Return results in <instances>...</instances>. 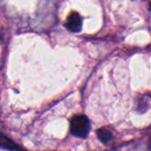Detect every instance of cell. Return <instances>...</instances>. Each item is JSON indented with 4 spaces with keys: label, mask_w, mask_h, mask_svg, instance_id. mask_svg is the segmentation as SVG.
I'll use <instances>...</instances> for the list:
<instances>
[{
    "label": "cell",
    "mask_w": 151,
    "mask_h": 151,
    "mask_svg": "<svg viewBox=\"0 0 151 151\" xmlns=\"http://www.w3.org/2000/svg\"><path fill=\"white\" fill-rule=\"evenodd\" d=\"M89 128V120L85 115H76L73 118L70 125V130L73 135L84 139L88 136Z\"/></svg>",
    "instance_id": "1"
},
{
    "label": "cell",
    "mask_w": 151,
    "mask_h": 151,
    "mask_svg": "<svg viewBox=\"0 0 151 151\" xmlns=\"http://www.w3.org/2000/svg\"><path fill=\"white\" fill-rule=\"evenodd\" d=\"M97 137L103 143H107L112 138V134L106 128H101L97 131Z\"/></svg>",
    "instance_id": "4"
},
{
    "label": "cell",
    "mask_w": 151,
    "mask_h": 151,
    "mask_svg": "<svg viewBox=\"0 0 151 151\" xmlns=\"http://www.w3.org/2000/svg\"><path fill=\"white\" fill-rule=\"evenodd\" d=\"M0 148L8 150H20L19 146L13 141H12L10 138H8L3 134H0Z\"/></svg>",
    "instance_id": "3"
},
{
    "label": "cell",
    "mask_w": 151,
    "mask_h": 151,
    "mask_svg": "<svg viewBox=\"0 0 151 151\" xmlns=\"http://www.w3.org/2000/svg\"><path fill=\"white\" fill-rule=\"evenodd\" d=\"M81 15L77 12H72L66 19L65 27L72 32H79L81 29Z\"/></svg>",
    "instance_id": "2"
}]
</instances>
